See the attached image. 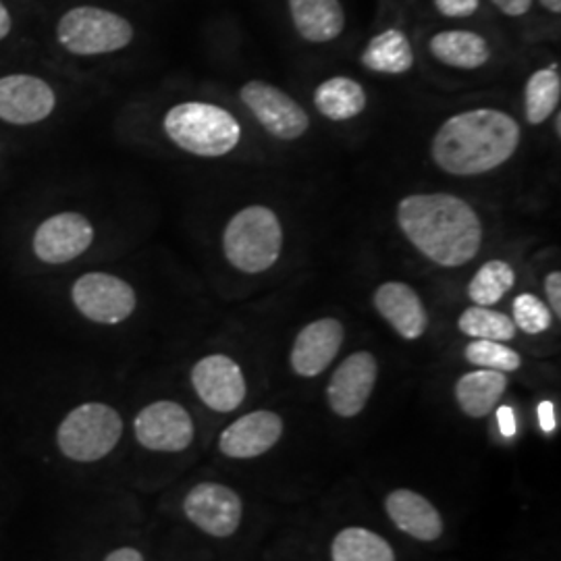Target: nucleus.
I'll return each instance as SVG.
<instances>
[{
	"label": "nucleus",
	"instance_id": "f257e3e1",
	"mask_svg": "<svg viewBox=\"0 0 561 561\" xmlns=\"http://www.w3.org/2000/svg\"><path fill=\"white\" fill-rule=\"evenodd\" d=\"M398 225L412 245L445 268L477 259L482 222L477 210L451 194H412L398 206Z\"/></svg>",
	"mask_w": 561,
	"mask_h": 561
},
{
	"label": "nucleus",
	"instance_id": "f03ea898",
	"mask_svg": "<svg viewBox=\"0 0 561 561\" xmlns=\"http://www.w3.org/2000/svg\"><path fill=\"white\" fill-rule=\"evenodd\" d=\"M520 146V125L497 108H474L443 123L431 154L445 173L474 178L510 161Z\"/></svg>",
	"mask_w": 561,
	"mask_h": 561
},
{
	"label": "nucleus",
	"instance_id": "7ed1b4c3",
	"mask_svg": "<svg viewBox=\"0 0 561 561\" xmlns=\"http://www.w3.org/2000/svg\"><path fill=\"white\" fill-rule=\"evenodd\" d=\"M167 138L178 148L201 157L221 159L240 144L241 127L238 119L217 104L181 102L162 121Z\"/></svg>",
	"mask_w": 561,
	"mask_h": 561
},
{
	"label": "nucleus",
	"instance_id": "20e7f679",
	"mask_svg": "<svg viewBox=\"0 0 561 561\" xmlns=\"http://www.w3.org/2000/svg\"><path fill=\"white\" fill-rule=\"evenodd\" d=\"M283 250V227L268 206H245L222 233V252L241 273L259 275L275 266Z\"/></svg>",
	"mask_w": 561,
	"mask_h": 561
},
{
	"label": "nucleus",
	"instance_id": "39448f33",
	"mask_svg": "<svg viewBox=\"0 0 561 561\" xmlns=\"http://www.w3.org/2000/svg\"><path fill=\"white\" fill-rule=\"evenodd\" d=\"M123 437L119 412L101 401H85L65 414L57 426V449L76 463H94L115 451Z\"/></svg>",
	"mask_w": 561,
	"mask_h": 561
},
{
	"label": "nucleus",
	"instance_id": "423d86ee",
	"mask_svg": "<svg viewBox=\"0 0 561 561\" xmlns=\"http://www.w3.org/2000/svg\"><path fill=\"white\" fill-rule=\"evenodd\" d=\"M57 41L78 57L111 55L131 44L134 25L101 7H76L60 18Z\"/></svg>",
	"mask_w": 561,
	"mask_h": 561
},
{
	"label": "nucleus",
	"instance_id": "0eeeda50",
	"mask_svg": "<svg viewBox=\"0 0 561 561\" xmlns=\"http://www.w3.org/2000/svg\"><path fill=\"white\" fill-rule=\"evenodd\" d=\"M71 301L83 319L96 324H121L138 306L134 287L111 273L81 275L71 287Z\"/></svg>",
	"mask_w": 561,
	"mask_h": 561
},
{
	"label": "nucleus",
	"instance_id": "6e6552de",
	"mask_svg": "<svg viewBox=\"0 0 561 561\" xmlns=\"http://www.w3.org/2000/svg\"><path fill=\"white\" fill-rule=\"evenodd\" d=\"M134 435L144 449L159 454L185 451L196 437L190 412L178 401L159 400L141 408L134 421Z\"/></svg>",
	"mask_w": 561,
	"mask_h": 561
},
{
	"label": "nucleus",
	"instance_id": "1a4fd4ad",
	"mask_svg": "<svg viewBox=\"0 0 561 561\" xmlns=\"http://www.w3.org/2000/svg\"><path fill=\"white\" fill-rule=\"evenodd\" d=\"M240 99L277 140H298L310 127V117L300 104L266 81H248L241 88Z\"/></svg>",
	"mask_w": 561,
	"mask_h": 561
},
{
	"label": "nucleus",
	"instance_id": "9d476101",
	"mask_svg": "<svg viewBox=\"0 0 561 561\" xmlns=\"http://www.w3.org/2000/svg\"><path fill=\"white\" fill-rule=\"evenodd\" d=\"M240 495L221 482H201L187 491L183 500V514L202 533L227 539L240 528Z\"/></svg>",
	"mask_w": 561,
	"mask_h": 561
},
{
	"label": "nucleus",
	"instance_id": "9b49d317",
	"mask_svg": "<svg viewBox=\"0 0 561 561\" xmlns=\"http://www.w3.org/2000/svg\"><path fill=\"white\" fill-rule=\"evenodd\" d=\"M190 379L202 403L221 414L238 410L248 393L240 364L222 354L196 362Z\"/></svg>",
	"mask_w": 561,
	"mask_h": 561
},
{
	"label": "nucleus",
	"instance_id": "f8f14e48",
	"mask_svg": "<svg viewBox=\"0 0 561 561\" xmlns=\"http://www.w3.org/2000/svg\"><path fill=\"white\" fill-rule=\"evenodd\" d=\"M94 241V225L80 213L48 217L34 233L32 250L44 264H67L80 259Z\"/></svg>",
	"mask_w": 561,
	"mask_h": 561
},
{
	"label": "nucleus",
	"instance_id": "ddd939ff",
	"mask_svg": "<svg viewBox=\"0 0 561 561\" xmlns=\"http://www.w3.org/2000/svg\"><path fill=\"white\" fill-rule=\"evenodd\" d=\"M377 377L379 364L370 352H356L347 356L337 366L327 387L331 410L341 419L358 416L373 396Z\"/></svg>",
	"mask_w": 561,
	"mask_h": 561
},
{
	"label": "nucleus",
	"instance_id": "4468645a",
	"mask_svg": "<svg viewBox=\"0 0 561 561\" xmlns=\"http://www.w3.org/2000/svg\"><path fill=\"white\" fill-rule=\"evenodd\" d=\"M55 106V90L42 78L30 73L0 78V121L11 125H34L48 119Z\"/></svg>",
	"mask_w": 561,
	"mask_h": 561
},
{
	"label": "nucleus",
	"instance_id": "2eb2a0df",
	"mask_svg": "<svg viewBox=\"0 0 561 561\" xmlns=\"http://www.w3.org/2000/svg\"><path fill=\"white\" fill-rule=\"evenodd\" d=\"M283 435V419L271 410H256L231 422L219 437L222 456L252 460L271 451Z\"/></svg>",
	"mask_w": 561,
	"mask_h": 561
},
{
	"label": "nucleus",
	"instance_id": "dca6fc26",
	"mask_svg": "<svg viewBox=\"0 0 561 561\" xmlns=\"http://www.w3.org/2000/svg\"><path fill=\"white\" fill-rule=\"evenodd\" d=\"M345 340V329L337 319H321L301 329L291 347V368L298 377L312 379L322 375L337 358Z\"/></svg>",
	"mask_w": 561,
	"mask_h": 561
},
{
	"label": "nucleus",
	"instance_id": "f3484780",
	"mask_svg": "<svg viewBox=\"0 0 561 561\" xmlns=\"http://www.w3.org/2000/svg\"><path fill=\"white\" fill-rule=\"evenodd\" d=\"M375 308L405 341L421 340L428 327V314L414 287L401 280L382 283L375 291Z\"/></svg>",
	"mask_w": 561,
	"mask_h": 561
},
{
	"label": "nucleus",
	"instance_id": "a211bd4d",
	"mask_svg": "<svg viewBox=\"0 0 561 561\" xmlns=\"http://www.w3.org/2000/svg\"><path fill=\"white\" fill-rule=\"evenodd\" d=\"M385 510L401 533L416 541H437L443 535L442 514L437 507L410 489H396L387 495Z\"/></svg>",
	"mask_w": 561,
	"mask_h": 561
},
{
	"label": "nucleus",
	"instance_id": "6ab92c4d",
	"mask_svg": "<svg viewBox=\"0 0 561 561\" xmlns=\"http://www.w3.org/2000/svg\"><path fill=\"white\" fill-rule=\"evenodd\" d=\"M289 13L301 38L314 44L340 38L345 27L340 0H289Z\"/></svg>",
	"mask_w": 561,
	"mask_h": 561
},
{
	"label": "nucleus",
	"instance_id": "aec40b11",
	"mask_svg": "<svg viewBox=\"0 0 561 561\" xmlns=\"http://www.w3.org/2000/svg\"><path fill=\"white\" fill-rule=\"evenodd\" d=\"M505 389V373L481 368L463 375L460 381L456 382V401L466 416L484 419L497 408Z\"/></svg>",
	"mask_w": 561,
	"mask_h": 561
},
{
	"label": "nucleus",
	"instance_id": "412c9836",
	"mask_svg": "<svg viewBox=\"0 0 561 561\" xmlns=\"http://www.w3.org/2000/svg\"><path fill=\"white\" fill-rule=\"evenodd\" d=\"M431 53L443 65L456 69H479L491 57L486 41L466 30L439 32L431 41Z\"/></svg>",
	"mask_w": 561,
	"mask_h": 561
},
{
	"label": "nucleus",
	"instance_id": "4be33fe9",
	"mask_svg": "<svg viewBox=\"0 0 561 561\" xmlns=\"http://www.w3.org/2000/svg\"><path fill=\"white\" fill-rule=\"evenodd\" d=\"M362 65L375 73L401 76L412 69L414 50L405 34L391 27L368 42L362 53Z\"/></svg>",
	"mask_w": 561,
	"mask_h": 561
},
{
	"label": "nucleus",
	"instance_id": "5701e85b",
	"mask_svg": "<svg viewBox=\"0 0 561 561\" xmlns=\"http://www.w3.org/2000/svg\"><path fill=\"white\" fill-rule=\"evenodd\" d=\"M314 106L327 119H356L366 108V92L358 81L337 76L317 88Z\"/></svg>",
	"mask_w": 561,
	"mask_h": 561
},
{
	"label": "nucleus",
	"instance_id": "b1692460",
	"mask_svg": "<svg viewBox=\"0 0 561 561\" xmlns=\"http://www.w3.org/2000/svg\"><path fill=\"white\" fill-rule=\"evenodd\" d=\"M560 99V65L556 62L551 67L535 71L530 80L526 81V92H524L526 121L530 125H541L558 111Z\"/></svg>",
	"mask_w": 561,
	"mask_h": 561
},
{
	"label": "nucleus",
	"instance_id": "393cba45",
	"mask_svg": "<svg viewBox=\"0 0 561 561\" xmlns=\"http://www.w3.org/2000/svg\"><path fill=\"white\" fill-rule=\"evenodd\" d=\"M331 560L396 561V553L381 535L360 526H350V528H343L333 539Z\"/></svg>",
	"mask_w": 561,
	"mask_h": 561
},
{
	"label": "nucleus",
	"instance_id": "a878e982",
	"mask_svg": "<svg viewBox=\"0 0 561 561\" xmlns=\"http://www.w3.org/2000/svg\"><path fill=\"white\" fill-rule=\"evenodd\" d=\"M516 273L505 261H489L482 264L477 275L468 283V298L474 306L491 308L514 287Z\"/></svg>",
	"mask_w": 561,
	"mask_h": 561
},
{
	"label": "nucleus",
	"instance_id": "bb28decb",
	"mask_svg": "<svg viewBox=\"0 0 561 561\" xmlns=\"http://www.w3.org/2000/svg\"><path fill=\"white\" fill-rule=\"evenodd\" d=\"M458 327L463 335L472 340L502 341V343L514 340L518 331L507 314L484 306H472L463 310Z\"/></svg>",
	"mask_w": 561,
	"mask_h": 561
},
{
	"label": "nucleus",
	"instance_id": "cd10ccee",
	"mask_svg": "<svg viewBox=\"0 0 561 561\" xmlns=\"http://www.w3.org/2000/svg\"><path fill=\"white\" fill-rule=\"evenodd\" d=\"M466 360L479 368L497 370V373H514L522 366L520 354L507 347L502 341L477 340L466 345Z\"/></svg>",
	"mask_w": 561,
	"mask_h": 561
},
{
	"label": "nucleus",
	"instance_id": "c85d7f7f",
	"mask_svg": "<svg viewBox=\"0 0 561 561\" xmlns=\"http://www.w3.org/2000/svg\"><path fill=\"white\" fill-rule=\"evenodd\" d=\"M514 324L528 335H541L551 322L553 314L545 301L539 300L535 294H520L514 300Z\"/></svg>",
	"mask_w": 561,
	"mask_h": 561
},
{
	"label": "nucleus",
	"instance_id": "c756f323",
	"mask_svg": "<svg viewBox=\"0 0 561 561\" xmlns=\"http://www.w3.org/2000/svg\"><path fill=\"white\" fill-rule=\"evenodd\" d=\"M481 0H435L437 11L445 18H470L479 11Z\"/></svg>",
	"mask_w": 561,
	"mask_h": 561
},
{
	"label": "nucleus",
	"instance_id": "7c9ffc66",
	"mask_svg": "<svg viewBox=\"0 0 561 561\" xmlns=\"http://www.w3.org/2000/svg\"><path fill=\"white\" fill-rule=\"evenodd\" d=\"M545 294L549 301V310L560 319L561 317V273H549L545 279Z\"/></svg>",
	"mask_w": 561,
	"mask_h": 561
},
{
	"label": "nucleus",
	"instance_id": "2f4dec72",
	"mask_svg": "<svg viewBox=\"0 0 561 561\" xmlns=\"http://www.w3.org/2000/svg\"><path fill=\"white\" fill-rule=\"evenodd\" d=\"M493 4L510 18H522L533 9V0H493Z\"/></svg>",
	"mask_w": 561,
	"mask_h": 561
},
{
	"label": "nucleus",
	"instance_id": "473e14b6",
	"mask_svg": "<svg viewBox=\"0 0 561 561\" xmlns=\"http://www.w3.org/2000/svg\"><path fill=\"white\" fill-rule=\"evenodd\" d=\"M102 561H146L136 547H119L113 549Z\"/></svg>",
	"mask_w": 561,
	"mask_h": 561
},
{
	"label": "nucleus",
	"instance_id": "72a5a7b5",
	"mask_svg": "<svg viewBox=\"0 0 561 561\" xmlns=\"http://www.w3.org/2000/svg\"><path fill=\"white\" fill-rule=\"evenodd\" d=\"M539 419H541L542 431L551 433L556 428V412H553V403L551 401H542L539 405Z\"/></svg>",
	"mask_w": 561,
	"mask_h": 561
},
{
	"label": "nucleus",
	"instance_id": "f704fd0d",
	"mask_svg": "<svg viewBox=\"0 0 561 561\" xmlns=\"http://www.w3.org/2000/svg\"><path fill=\"white\" fill-rule=\"evenodd\" d=\"M11 27H13L11 13L7 11V7H4L2 0H0V41H4V38L11 34Z\"/></svg>",
	"mask_w": 561,
	"mask_h": 561
},
{
	"label": "nucleus",
	"instance_id": "c9c22d12",
	"mask_svg": "<svg viewBox=\"0 0 561 561\" xmlns=\"http://www.w3.org/2000/svg\"><path fill=\"white\" fill-rule=\"evenodd\" d=\"M497 416H500L503 433H505L507 437H512V435H514V414H512V410H510V408H502Z\"/></svg>",
	"mask_w": 561,
	"mask_h": 561
},
{
	"label": "nucleus",
	"instance_id": "e433bc0d",
	"mask_svg": "<svg viewBox=\"0 0 561 561\" xmlns=\"http://www.w3.org/2000/svg\"><path fill=\"white\" fill-rule=\"evenodd\" d=\"M539 2L551 13H560L561 11V0H539Z\"/></svg>",
	"mask_w": 561,
	"mask_h": 561
},
{
	"label": "nucleus",
	"instance_id": "4c0bfd02",
	"mask_svg": "<svg viewBox=\"0 0 561 561\" xmlns=\"http://www.w3.org/2000/svg\"><path fill=\"white\" fill-rule=\"evenodd\" d=\"M556 134H558V136H561V117H560V115H558V117H556Z\"/></svg>",
	"mask_w": 561,
	"mask_h": 561
}]
</instances>
